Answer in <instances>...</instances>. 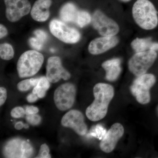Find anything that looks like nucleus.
<instances>
[{
  "label": "nucleus",
  "instance_id": "f257e3e1",
  "mask_svg": "<svg viewBox=\"0 0 158 158\" xmlns=\"http://www.w3.org/2000/svg\"><path fill=\"white\" fill-rule=\"evenodd\" d=\"M93 94L94 101L86 109V115L88 119L96 122L106 115L109 105L114 96V89L109 84L98 83L94 87Z\"/></svg>",
  "mask_w": 158,
  "mask_h": 158
},
{
  "label": "nucleus",
  "instance_id": "f03ea898",
  "mask_svg": "<svg viewBox=\"0 0 158 158\" xmlns=\"http://www.w3.org/2000/svg\"><path fill=\"white\" fill-rule=\"evenodd\" d=\"M132 12L134 20L141 28L152 30L158 26V11L149 0H137Z\"/></svg>",
  "mask_w": 158,
  "mask_h": 158
},
{
  "label": "nucleus",
  "instance_id": "7ed1b4c3",
  "mask_svg": "<svg viewBox=\"0 0 158 158\" xmlns=\"http://www.w3.org/2000/svg\"><path fill=\"white\" fill-rule=\"evenodd\" d=\"M44 61L43 55L37 51L25 52L18 61L17 69L19 76L20 78L34 76L41 68Z\"/></svg>",
  "mask_w": 158,
  "mask_h": 158
},
{
  "label": "nucleus",
  "instance_id": "20e7f679",
  "mask_svg": "<svg viewBox=\"0 0 158 158\" xmlns=\"http://www.w3.org/2000/svg\"><path fill=\"white\" fill-rule=\"evenodd\" d=\"M156 78L152 74L145 73L137 77L131 86L130 90L138 103L145 105L150 102V90L156 84Z\"/></svg>",
  "mask_w": 158,
  "mask_h": 158
},
{
  "label": "nucleus",
  "instance_id": "39448f33",
  "mask_svg": "<svg viewBox=\"0 0 158 158\" xmlns=\"http://www.w3.org/2000/svg\"><path fill=\"white\" fill-rule=\"evenodd\" d=\"M157 57L156 51L152 50L136 53L129 60V69L136 77L146 73L153 65Z\"/></svg>",
  "mask_w": 158,
  "mask_h": 158
},
{
  "label": "nucleus",
  "instance_id": "423d86ee",
  "mask_svg": "<svg viewBox=\"0 0 158 158\" xmlns=\"http://www.w3.org/2000/svg\"><path fill=\"white\" fill-rule=\"evenodd\" d=\"M76 88L71 83L62 84L54 92V100L57 108L65 111L72 107L75 100Z\"/></svg>",
  "mask_w": 158,
  "mask_h": 158
},
{
  "label": "nucleus",
  "instance_id": "0eeeda50",
  "mask_svg": "<svg viewBox=\"0 0 158 158\" xmlns=\"http://www.w3.org/2000/svg\"><path fill=\"white\" fill-rule=\"evenodd\" d=\"M93 27L102 36H116L119 31L118 24L100 10H96L92 15Z\"/></svg>",
  "mask_w": 158,
  "mask_h": 158
},
{
  "label": "nucleus",
  "instance_id": "6e6552de",
  "mask_svg": "<svg viewBox=\"0 0 158 158\" xmlns=\"http://www.w3.org/2000/svg\"><path fill=\"white\" fill-rule=\"evenodd\" d=\"M49 28L55 37L65 43L75 44L81 39V34L77 30L69 27L59 20L51 21Z\"/></svg>",
  "mask_w": 158,
  "mask_h": 158
},
{
  "label": "nucleus",
  "instance_id": "1a4fd4ad",
  "mask_svg": "<svg viewBox=\"0 0 158 158\" xmlns=\"http://www.w3.org/2000/svg\"><path fill=\"white\" fill-rule=\"evenodd\" d=\"M34 153V149L25 140L15 138L8 141L3 149L6 158H30Z\"/></svg>",
  "mask_w": 158,
  "mask_h": 158
},
{
  "label": "nucleus",
  "instance_id": "9d476101",
  "mask_svg": "<svg viewBox=\"0 0 158 158\" xmlns=\"http://www.w3.org/2000/svg\"><path fill=\"white\" fill-rule=\"evenodd\" d=\"M6 16L11 22H15L28 14L31 10L28 0H4Z\"/></svg>",
  "mask_w": 158,
  "mask_h": 158
},
{
  "label": "nucleus",
  "instance_id": "9b49d317",
  "mask_svg": "<svg viewBox=\"0 0 158 158\" xmlns=\"http://www.w3.org/2000/svg\"><path fill=\"white\" fill-rule=\"evenodd\" d=\"M61 124L65 127L72 129L79 135H85L88 131L84 115L77 110H71L67 112L62 117Z\"/></svg>",
  "mask_w": 158,
  "mask_h": 158
},
{
  "label": "nucleus",
  "instance_id": "f8f14e48",
  "mask_svg": "<svg viewBox=\"0 0 158 158\" xmlns=\"http://www.w3.org/2000/svg\"><path fill=\"white\" fill-rule=\"evenodd\" d=\"M46 77L51 83H55L61 79L67 81L70 78V74L62 66L59 57H50L47 62Z\"/></svg>",
  "mask_w": 158,
  "mask_h": 158
},
{
  "label": "nucleus",
  "instance_id": "ddd939ff",
  "mask_svg": "<svg viewBox=\"0 0 158 158\" xmlns=\"http://www.w3.org/2000/svg\"><path fill=\"white\" fill-rule=\"evenodd\" d=\"M124 133L123 126L115 123L106 133L100 144V148L103 152L109 153L115 149L116 144Z\"/></svg>",
  "mask_w": 158,
  "mask_h": 158
},
{
  "label": "nucleus",
  "instance_id": "4468645a",
  "mask_svg": "<svg viewBox=\"0 0 158 158\" xmlns=\"http://www.w3.org/2000/svg\"><path fill=\"white\" fill-rule=\"evenodd\" d=\"M118 42L119 40L116 36L98 37L90 42L88 51L92 55H100L115 47Z\"/></svg>",
  "mask_w": 158,
  "mask_h": 158
},
{
  "label": "nucleus",
  "instance_id": "2eb2a0df",
  "mask_svg": "<svg viewBox=\"0 0 158 158\" xmlns=\"http://www.w3.org/2000/svg\"><path fill=\"white\" fill-rule=\"evenodd\" d=\"M52 4V0H37L31 10L32 18L39 22L46 21L49 17V8Z\"/></svg>",
  "mask_w": 158,
  "mask_h": 158
},
{
  "label": "nucleus",
  "instance_id": "dca6fc26",
  "mask_svg": "<svg viewBox=\"0 0 158 158\" xmlns=\"http://www.w3.org/2000/svg\"><path fill=\"white\" fill-rule=\"evenodd\" d=\"M121 60L118 58L105 61L102 66L106 71V78L109 81H114L118 79L121 72Z\"/></svg>",
  "mask_w": 158,
  "mask_h": 158
},
{
  "label": "nucleus",
  "instance_id": "f3484780",
  "mask_svg": "<svg viewBox=\"0 0 158 158\" xmlns=\"http://www.w3.org/2000/svg\"><path fill=\"white\" fill-rule=\"evenodd\" d=\"M78 11L75 5L72 3H66L60 10V18L65 23H75Z\"/></svg>",
  "mask_w": 158,
  "mask_h": 158
},
{
  "label": "nucleus",
  "instance_id": "a211bd4d",
  "mask_svg": "<svg viewBox=\"0 0 158 158\" xmlns=\"http://www.w3.org/2000/svg\"><path fill=\"white\" fill-rule=\"evenodd\" d=\"M153 42L150 37L144 38H136L131 43L132 48L136 53L149 50L151 48Z\"/></svg>",
  "mask_w": 158,
  "mask_h": 158
},
{
  "label": "nucleus",
  "instance_id": "6ab92c4d",
  "mask_svg": "<svg viewBox=\"0 0 158 158\" xmlns=\"http://www.w3.org/2000/svg\"><path fill=\"white\" fill-rule=\"evenodd\" d=\"M50 83L47 77H41L40 78L38 84L34 87L32 92L36 94L39 98H43L45 96L46 91L50 87Z\"/></svg>",
  "mask_w": 158,
  "mask_h": 158
},
{
  "label": "nucleus",
  "instance_id": "aec40b11",
  "mask_svg": "<svg viewBox=\"0 0 158 158\" xmlns=\"http://www.w3.org/2000/svg\"><path fill=\"white\" fill-rule=\"evenodd\" d=\"M92 17L88 11L79 10L75 23L81 28L85 27L91 22Z\"/></svg>",
  "mask_w": 158,
  "mask_h": 158
},
{
  "label": "nucleus",
  "instance_id": "412c9836",
  "mask_svg": "<svg viewBox=\"0 0 158 158\" xmlns=\"http://www.w3.org/2000/svg\"><path fill=\"white\" fill-rule=\"evenodd\" d=\"M14 51L11 44L4 43L0 45V56L5 60H10L14 56Z\"/></svg>",
  "mask_w": 158,
  "mask_h": 158
},
{
  "label": "nucleus",
  "instance_id": "4be33fe9",
  "mask_svg": "<svg viewBox=\"0 0 158 158\" xmlns=\"http://www.w3.org/2000/svg\"><path fill=\"white\" fill-rule=\"evenodd\" d=\"M39 78H31L21 81L18 84L17 88L21 91L28 90L31 88H34L37 86L39 82Z\"/></svg>",
  "mask_w": 158,
  "mask_h": 158
},
{
  "label": "nucleus",
  "instance_id": "5701e85b",
  "mask_svg": "<svg viewBox=\"0 0 158 158\" xmlns=\"http://www.w3.org/2000/svg\"><path fill=\"white\" fill-rule=\"evenodd\" d=\"M50 149L48 146L46 144H42L40 146L39 153L36 158H49L51 156L49 154Z\"/></svg>",
  "mask_w": 158,
  "mask_h": 158
},
{
  "label": "nucleus",
  "instance_id": "b1692460",
  "mask_svg": "<svg viewBox=\"0 0 158 158\" xmlns=\"http://www.w3.org/2000/svg\"><path fill=\"white\" fill-rule=\"evenodd\" d=\"M30 45L36 50L40 51L42 49L44 43L38 39L37 37H31L29 40Z\"/></svg>",
  "mask_w": 158,
  "mask_h": 158
},
{
  "label": "nucleus",
  "instance_id": "393cba45",
  "mask_svg": "<svg viewBox=\"0 0 158 158\" xmlns=\"http://www.w3.org/2000/svg\"><path fill=\"white\" fill-rule=\"evenodd\" d=\"M26 114L25 110L21 107H16L12 109L11 112V115L14 118H19L23 117Z\"/></svg>",
  "mask_w": 158,
  "mask_h": 158
},
{
  "label": "nucleus",
  "instance_id": "a878e982",
  "mask_svg": "<svg viewBox=\"0 0 158 158\" xmlns=\"http://www.w3.org/2000/svg\"><path fill=\"white\" fill-rule=\"evenodd\" d=\"M26 118L29 123L33 125H37L39 124L41 121V117L37 114L27 115Z\"/></svg>",
  "mask_w": 158,
  "mask_h": 158
},
{
  "label": "nucleus",
  "instance_id": "bb28decb",
  "mask_svg": "<svg viewBox=\"0 0 158 158\" xmlns=\"http://www.w3.org/2000/svg\"><path fill=\"white\" fill-rule=\"evenodd\" d=\"M34 35L36 37L44 43L48 39V35L46 32L41 30H37L34 31Z\"/></svg>",
  "mask_w": 158,
  "mask_h": 158
},
{
  "label": "nucleus",
  "instance_id": "cd10ccee",
  "mask_svg": "<svg viewBox=\"0 0 158 158\" xmlns=\"http://www.w3.org/2000/svg\"><path fill=\"white\" fill-rule=\"evenodd\" d=\"M7 97V90L3 87L0 88V106H2L6 100Z\"/></svg>",
  "mask_w": 158,
  "mask_h": 158
},
{
  "label": "nucleus",
  "instance_id": "c85d7f7f",
  "mask_svg": "<svg viewBox=\"0 0 158 158\" xmlns=\"http://www.w3.org/2000/svg\"><path fill=\"white\" fill-rule=\"evenodd\" d=\"M25 112L26 115L36 114L39 112V109L34 106H27L26 107Z\"/></svg>",
  "mask_w": 158,
  "mask_h": 158
},
{
  "label": "nucleus",
  "instance_id": "c756f323",
  "mask_svg": "<svg viewBox=\"0 0 158 158\" xmlns=\"http://www.w3.org/2000/svg\"><path fill=\"white\" fill-rule=\"evenodd\" d=\"M38 98H39V97L33 92L29 94L27 98V101L30 103L34 102H36Z\"/></svg>",
  "mask_w": 158,
  "mask_h": 158
},
{
  "label": "nucleus",
  "instance_id": "7c9ffc66",
  "mask_svg": "<svg viewBox=\"0 0 158 158\" xmlns=\"http://www.w3.org/2000/svg\"><path fill=\"white\" fill-rule=\"evenodd\" d=\"M8 34V31L6 27L3 25H0V38L1 39L6 37Z\"/></svg>",
  "mask_w": 158,
  "mask_h": 158
},
{
  "label": "nucleus",
  "instance_id": "2f4dec72",
  "mask_svg": "<svg viewBox=\"0 0 158 158\" xmlns=\"http://www.w3.org/2000/svg\"><path fill=\"white\" fill-rule=\"evenodd\" d=\"M24 127V125L22 122L17 123L15 125V128L17 130H21Z\"/></svg>",
  "mask_w": 158,
  "mask_h": 158
},
{
  "label": "nucleus",
  "instance_id": "473e14b6",
  "mask_svg": "<svg viewBox=\"0 0 158 158\" xmlns=\"http://www.w3.org/2000/svg\"><path fill=\"white\" fill-rule=\"evenodd\" d=\"M150 50L155 51L158 50V43H153Z\"/></svg>",
  "mask_w": 158,
  "mask_h": 158
},
{
  "label": "nucleus",
  "instance_id": "72a5a7b5",
  "mask_svg": "<svg viewBox=\"0 0 158 158\" xmlns=\"http://www.w3.org/2000/svg\"><path fill=\"white\" fill-rule=\"evenodd\" d=\"M119 1H121L123 2L126 3L130 2L131 0H119Z\"/></svg>",
  "mask_w": 158,
  "mask_h": 158
},
{
  "label": "nucleus",
  "instance_id": "f704fd0d",
  "mask_svg": "<svg viewBox=\"0 0 158 158\" xmlns=\"http://www.w3.org/2000/svg\"><path fill=\"white\" fill-rule=\"evenodd\" d=\"M156 112H157V115H158V105L157 106V108H156Z\"/></svg>",
  "mask_w": 158,
  "mask_h": 158
}]
</instances>
